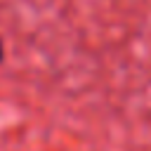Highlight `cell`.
Here are the masks:
<instances>
[{
	"label": "cell",
	"mask_w": 151,
	"mask_h": 151,
	"mask_svg": "<svg viewBox=\"0 0 151 151\" xmlns=\"http://www.w3.org/2000/svg\"><path fill=\"white\" fill-rule=\"evenodd\" d=\"M5 61V45H2V38H0V64Z\"/></svg>",
	"instance_id": "cell-1"
}]
</instances>
